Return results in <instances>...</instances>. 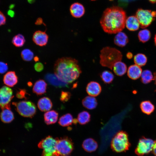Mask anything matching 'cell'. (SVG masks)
Returning a JSON list of instances; mask_svg holds the SVG:
<instances>
[{
  "instance_id": "ee69618b",
  "label": "cell",
  "mask_w": 156,
  "mask_h": 156,
  "mask_svg": "<svg viewBox=\"0 0 156 156\" xmlns=\"http://www.w3.org/2000/svg\"><path fill=\"white\" fill-rule=\"evenodd\" d=\"M154 80L155 81V83L156 84V71H155L154 73Z\"/></svg>"
},
{
  "instance_id": "44dd1931",
  "label": "cell",
  "mask_w": 156,
  "mask_h": 156,
  "mask_svg": "<svg viewBox=\"0 0 156 156\" xmlns=\"http://www.w3.org/2000/svg\"><path fill=\"white\" fill-rule=\"evenodd\" d=\"M58 116V113L55 110L47 111L44 114V122L47 125L54 124L57 120Z\"/></svg>"
},
{
  "instance_id": "7c38bea8",
  "label": "cell",
  "mask_w": 156,
  "mask_h": 156,
  "mask_svg": "<svg viewBox=\"0 0 156 156\" xmlns=\"http://www.w3.org/2000/svg\"><path fill=\"white\" fill-rule=\"evenodd\" d=\"M46 80L50 84L56 87H68V84L62 81L55 74L49 73L45 76Z\"/></svg>"
},
{
  "instance_id": "8fae6325",
  "label": "cell",
  "mask_w": 156,
  "mask_h": 156,
  "mask_svg": "<svg viewBox=\"0 0 156 156\" xmlns=\"http://www.w3.org/2000/svg\"><path fill=\"white\" fill-rule=\"evenodd\" d=\"M49 36L45 31L40 30L36 31L33 34L32 40L37 45L42 47L45 46L47 44Z\"/></svg>"
},
{
  "instance_id": "5bb4252c",
  "label": "cell",
  "mask_w": 156,
  "mask_h": 156,
  "mask_svg": "<svg viewBox=\"0 0 156 156\" xmlns=\"http://www.w3.org/2000/svg\"><path fill=\"white\" fill-rule=\"evenodd\" d=\"M70 11L72 16L76 18H79L84 14L85 9L83 6L78 2L74 3L70 6Z\"/></svg>"
},
{
  "instance_id": "9c48e42d",
  "label": "cell",
  "mask_w": 156,
  "mask_h": 156,
  "mask_svg": "<svg viewBox=\"0 0 156 156\" xmlns=\"http://www.w3.org/2000/svg\"><path fill=\"white\" fill-rule=\"evenodd\" d=\"M154 141L152 139L143 137L139 141L135 153L139 156H142L152 151Z\"/></svg>"
},
{
  "instance_id": "c3c4849f",
  "label": "cell",
  "mask_w": 156,
  "mask_h": 156,
  "mask_svg": "<svg viewBox=\"0 0 156 156\" xmlns=\"http://www.w3.org/2000/svg\"><path fill=\"white\" fill-rule=\"evenodd\" d=\"M154 42H155V44L156 46V34L155 35V37H154Z\"/></svg>"
},
{
  "instance_id": "1f68e13d",
  "label": "cell",
  "mask_w": 156,
  "mask_h": 156,
  "mask_svg": "<svg viewBox=\"0 0 156 156\" xmlns=\"http://www.w3.org/2000/svg\"><path fill=\"white\" fill-rule=\"evenodd\" d=\"M25 42L24 36L21 34H18L12 38V42L16 47H21L23 46Z\"/></svg>"
},
{
  "instance_id": "52a82bcc",
  "label": "cell",
  "mask_w": 156,
  "mask_h": 156,
  "mask_svg": "<svg viewBox=\"0 0 156 156\" xmlns=\"http://www.w3.org/2000/svg\"><path fill=\"white\" fill-rule=\"evenodd\" d=\"M136 16L140 27L144 28L148 26L155 20L156 17V11L139 9L136 12Z\"/></svg>"
},
{
  "instance_id": "f546056e",
  "label": "cell",
  "mask_w": 156,
  "mask_h": 156,
  "mask_svg": "<svg viewBox=\"0 0 156 156\" xmlns=\"http://www.w3.org/2000/svg\"><path fill=\"white\" fill-rule=\"evenodd\" d=\"M100 77L103 81L106 84L111 83L114 78V76L112 73L108 70L103 71L100 75Z\"/></svg>"
},
{
  "instance_id": "8d00e7d4",
  "label": "cell",
  "mask_w": 156,
  "mask_h": 156,
  "mask_svg": "<svg viewBox=\"0 0 156 156\" xmlns=\"http://www.w3.org/2000/svg\"><path fill=\"white\" fill-rule=\"evenodd\" d=\"M8 69L7 64L4 62H0V74H3L7 71Z\"/></svg>"
},
{
  "instance_id": "e0dca14e",
  "label": "cell",
  "mask_w": 156,
  "mask_h": 156,
  "mask_svg": "<svg viewBox=\"0 0 156 156\" xmlns=\"http://www.w3.org/2000/svg\"><path fill=\"white\" fill-rule=\"evenodd\" d=\"M142 73V69L140 67L135 64L129 67L127 71V75L130 79L136 80L141 77Z\"/></svg>"
},
{
  "instance_id": "e575fe53",
  "label": "cell",
  "mask_w": 156,
  "mask_h": 156,
  "mask_svg": "<svg viewBox=\"0 0 156 156\" xmlns=\"http://www.w3.org/2000/svg\"><path fill=\"white\" fill-rule=\"evenodd\" d=\"M71 94L67 92L62 91L61 93L60 100L62 102L68 101L70 99Z\"/></svg>"
},
{
  "instance_id": "7bdbcfd3",
  "label": "cell",
  "mask_w": 156,
  "mask_h": 156,
  "mask_svg": "<svg viewBox=\"0 0 156 156\" xmlns=\"http://www.w3.org/2000/svg\"><path fill=\"white\" fill-rule=\"evenodd\" d=\"M127 57L129 59H131L133 56V54L131 52H128L126 54Z\"/></svg>"
},
{
  "instance_id": "f907efd6",
  "label": "cell",
  "mask_w": 156,
  "mask_h": 156,
  "mask_svg": "<svg viewBox=\"0 0 156 156\" xmlns=\"http://www.w3.org/2000/svg\"><path fill=\"white\" fill-rule=\"evenodd\" d=\"M69 156L67 155H65V156Z\"/></svg>"
},
{
  "instance_id": "8992f818",
  "label": "cell",
  "mask_w": 156,
  "mask_h": 156,
  "mask_svg": "<svg viewBox=\"0 0 156 156\" xmlns=\"http://www.w3.org/2000/svg\"><path fill=\"white\" fill-rule=\"evenodd\" d=\"M17 112L24 117L32 118L35 114L36 109L34 103L30 101H23L13 102Z\"/></svg>"
},
{
  "instance_id": "7dc6e473",
  "label": "cell",
  "mask_w": 156,
  "mask_h": 156,
  "mask_svg": "<svg viewBox=\"0 0 156 156\" xmlns=\"http://www.w3.org/2000/svg\"><path fill=\"white\" fill-rule=\"evenodd\" d=\"M35 0H28L29 3H31L34 2Z\"/></svg>"
},
{
  "instance_id": "f6af8a7d",
  "label": "cell",
  "mask_w": 156,
  "mask_h": 156,
  "mask_svg": "<svg viewBox=\"0 0 156 156\" xmlns=\"http://www.w3.org/2000/svg\"><path fill=\"white\" fill-rule=\"evenodd\" d=\"M39 60V58L38 57H34V60L35 61V62H37V61H38Z\"/></svg>"
},
{
  "instance_id": "4dcf8cb0",
  "label": "cell",
  "mask_w": 156,
  "mask_h": 156,
  "mask_svg": "<svg viewBox=\"0 0 156 156\" xmlns=\"http://www.w3.org/2000/svg\"><path fill=\"white\" fill-rule=\"evenodd\" d=\"M134 61L135 64L141 67L145 65L147 62V58L142 53H138L135 55Z\"/></svg>"
},
{
  "instance_id": "603a6c76",
  "label": "cell",
  "mask_w": 156,
  "mask_h": 156,
  "mask_svg": "<svg viewBox=\"0 0 156 156\" xmlns=\"http://www.w3.org/2000/svg\"><path fill=\"white\" fill-rule=\"evenodd\" d=\"M82 103L84 107L90 110L95 109L98 104L96 99L91 96L85 97L83 99Z\"/></svg>"
},
{
  "instance_id": "d6a6232c",
  "label": "cell",
  "mask_w": 156,
  "mask_h": 156,
  "mask_svg": "<svg viewBox=\"0 0 156 156\" xmlns=\"http://www.w3.org/2000/svg\"><path fill=\"white\" fill-rule=\"evenodd\" d=\"M138 36L140 41L143 43H145L150 39L151 36V34L148 30L145 29L139 31Z\"/></svg>"
},
{
  "instance_id": "ac0fdd59",
  "label": "cell",
  "mask_w": 156,
  "mask_h": 156,
  "mask_svg": "<svg viewBox=\"0 0 156 156\" xmlns=\"http://www.w3.org/2000/svg\"><path fill=\"white\" fill-rule=\"evenodd\" d=\"M37 105L39 109L41 111L46 112L50 110L52 108L53 104L50 99L44 97L38 100Z\"/></svg>"
},
{
  "instance_id": "484cf974",
  "label": "cell",
  "mask_w": 156,
  "mask_h": 156,
  "mask_svg": "<svg viewBox=\"0 0 156 156\" xmlns=\"http://www.w3.org/2000/svg\"><path fill=\"white\" fill-rule=\"evenodd\" d=\"M140 107L143 113L148 115L151 114L155 109L154 105L149 101L142 102L140 105Z\"/></svg>"
},
{
  "instance_id": "ba28073f",
  "label": "cell",
  "mask_w": 156,
  "mask_h": 156,
  "mask_svg": "<svg viewBox=\"0 0 156 156\" xmlns=\"http://www.w3.org/2000/svg\"><path fill=\"white\" fill-rule=\"evenodd\" d=\"M73 148V144L70 138L64 137L58 139L56 145V156L68 155L71 153Z\"/></svg>"
},
{
  "instance_id": "74e56055",
  "label": "cell",
  "mask_w": 156,
  "mask_h": 156,
  "mask_svg": "<svg viewBox=\"0 0 156 156\" xmlns=\"http://www.w3.org/2000/svg\"><path fill=\"white\" fill-rule=\"evenodd\" d=\"M44 66L42 63L40 62L36 63L34 65V68L37 72H40L44 69Z\"/></svg>"
},
{
  "instance_id": "b9f144b4",
  "label": "cell",
  "mask_w": 156,
  "mask_h": 156,
  "mask_svg": "<svg viewBox=\"0 0 156 156\" xmlns=\"http://www.w3.org/2000/svg\"><path fill=\"white\" fill-rule=\"evenodd\" d=\"M8 14L10 16L12 17L14 16L15 14V13L14 12L10 10H9L7 12Z\"/></svg>"
},
{
  "instance_id": "4316f807",
  "label": "cell",
  "mask_w": 156,
  "mask_h": 156,
  "mask_svg": "<svg viewBox=\"0 0 156 156\" xmlns=\"http://www.w3.org/2000/svg\"><path fill=\"white\" fill-rule=\"evenodd\" d=\"M74 121L72 115L70 113H67L60 118L58 123L62 127H66L72 125L74 123Z\"/></svg>"
},
{
  "instance_id": "7a4b0ae2",
  "label": "cell",
  "mask_w": 156,
  "mask_h": 156,
  "mask_svg": "<svg viewBox=\"0 0 156 156\" xmlns=\"http://www.w3.org/2000/svg\"><path fill=\"white\" fill-rule=\"evenodd\" d=\"M54 70L60 79L68 84L77 80L81 73L77 60L67 57L59 58L56 61Z\"/></svg>"
},
{
  "instance_id": "60d3db41",
  "label": "cell",
  "mask_w": 156,
  "mask_h": 156,
  "mask_svg": "<svg viewBox=\"0 0 156 156\" xmlns=\"http://www.w3.org/2000/svg\"><path fill=\"white\" fill-rule=\"evenodd\" d=\"M152 151V153L156 156V140L154 141V145Z\"/></svg>"
},
{
  "instance_id": "83f0119b",
  "label": "cell",
  "mask_w": 156,
  "mask_h": 156,
  "mask_svg": "<svg viewBox=\"0 0 156 156\" xmlns=\"http://www.w3.org/2000/svg\"><path fill=\"white\" fill-rule=\"evenodd\" d=\"M91 116L90 113L86 111L79 113L77 116V120L81 125H85L90 120Z\"/></svg>"
},
{
  "instance_id": "bcb514c9",
  "label": "cell",
  "mask_w": 156,
  "mask_h": 156,
  "mask_svg": "<svg viewBox=\"0 0 156 156\" xmlns=\"http://www.w3.org/2000/svg\"><path fill=\"white\" fill-rule=\"evenodd\" d=\"M150 2L152 3H155L156 2V0H148Z\"/></svg>"
},
{
  "instance_id": "d6986e66",
  "label": "cell",
  "mask_w": 156,
  "mask_h": 156,
  "mask_svg": "<svg viewBox=\"0 0 156 156\" xmlns=\"http://www.w3.org/2000/svg\"><path fill=\"white\" fill-rule=\"evenodd\" d=\"M82 147L85 151L88 152L95 151L98 148L97 142L93 139L89 138L85 139L83 142Z\"/></svg>"
},
{
  "instance_id": "d4e9b609",
  "label": "cell",
  "mask_w": 156,
  "mask_h": 156,
  "mask_svg": "<svg viewBox=\"0 0 156 156\" xmlns=\"http://www.w3.org/2000/svg\"><path fill=\"white\" fill-rule=\"evenodd\" d=\"M10 109L7 108L2 109L0 116L1 121L3 122L10 123L14 120V115Z\"/></svg>"
},
{
  "instance_id": "836d02e7",
  "label": "cell",
  "mask_w": 156,
  "mask_h": 156,
  "mask_svg": "<svg viewBox=\"0 0 156 156\" xmlns=\"http://www.w3.org/2000/svg\"><path fill=\"white\" fill-rule=\"evenodd\" d=\"M21 55L22 59L24 61H30L34 58V54L29 49H26L22 51Z\"/></svg>"
},
{
  "instance_id": "3957f363",
  "label": "cell",
  "mask_w": 156,
  "mask_h": 156,
  "mask_svg": "<svg viewBox=\"0 0 156 156\" xmlns=\"http://www.w3.org/2000/svg\"><path fill=\"white\" fill-rule=\"evenodd\" d=\"M122 56L120 51L116 48L105 47L101 51L100 63L103 66L112 70L115 63L121 61Z\"/></svg>"
},
{
  "instance_id": "f35d334b",
  "label": "cell",
  "mask_w": 156,
  "mask_h": 156,
  "mask_svg": "<svg viewBox=\"0 0 156 156\" xmlns=\"http://www.w3.org/2000/svg\"><path fill=\"white\" fill-rule=\"evenodd\" d=\"M6 20L5 15L1 11H0V26L5 24Z\"/></svg>"
},
{
  "instance_id": "ffe728a7",
  "label": "cell",
  "mask_w": 156,
  "mask_h": 156,
  "mask_svg": "<svg viewBox=\"0 0 156 156\" xmlns=\"http://www.w3.org/2000/svg\"><path fill=\"white\" fill-rule=\"evenodd\" d=\"M125 25L127 28L131 31H135L138 30L140 25L136 16H131L126 19Z\"/></svg>"
},
{
  "instance_id": "7402d4cb",
  "label": "cell",
  "mask_w": 156,
  "mask_h": 156,
  "mask_svg": "<svg viewBox=\"0 0 156 156\" xmlns=\"http://www.w3.org/2000/svg\"><path fill=\"white\" fill-rule=\"evenodd\" d=\"M128 41V38L127 35L121 31L117 33L114 39V44L121 47L126 46Z\"/></svg>"
},
{
  "instance_id": "6da1fadb",
  "label": "cell",
  "mask_w": 156,
  "mask_h": 156,
  "mask_svg": "<svg viewBox=\"0 0 156 156\" xmlns=\"http://www.w3.org/2000/svg\"><path fill=\"white\" fill-rule=\"evenodd\" d=\"M125 12L121 8L113 6L103 12L100 23L103 31L109 34L120 32L125 28L126 20Z\"/></svg>"
},
{
  "instance_id": "cb8c5ba5",
  "label": "cell",
  "mask_w": 156,
  "mask_h": 156,
  "mask_svg": "<svg viewBox=\"0 0 156 156\" xmlns=\"http://www.w3.org/2000/svg\"><path fill=\"white\" fill-rule=\"evenodd\" d=\"M112 69L114 73L119 76L124 75L126 73L127 70L126 65L121 61L115 63Z\"/></svg>"
},
{
  "instance_id": "681fc988",
  "label": "cell",
  "mask_w": 156,
  "mask_h": 156,
  "mask_svg": "<svg viewBox=\"0 0 156 156\" xmlns=\"http://www.w3.org/2000/svg\"><path fill=\"white\" fill-rule=\"evenodd\" d=\"M91 0V1H95V0Z\"/></svg>"
},
{
  "instance_id": "ab89813d",
  "label": "cell",
  "mask_w": 156,
  "mask_h": 156,
  "mask_svg": "<svg viewBox=\"0 0 156 156\" xmlns=\"http://www.w3.org/2000/svg\"><path fill=\"white\" fill-rule=\"evenodd\" d=\"M43 23V20L42 18H38L36 20L35 24L36 25H40Z\"/></svg>"
},
{
  "instance_id": "d590c367",
  "label": "cell",
  "mask_w": 156,
  "mask_h": 156,
  "mask_svg": "<svg viewBox=\"0 0 156 156\" xmlns=\"http://www.w3.org/2000/svg\"><path fill=\"white\" fill-rule=\"evenodd\" d=\"M27 94L26 90L25 89H21L16 93V97L19 99L26 98V95Z\"/></svg>"
},
{
  "instance_id": "4fadbf2b",
  "label": "cell",
  "mask_w": 156,
  "mask_h": 156,
  "mask_svg": "<svg viewBox=\"0 0 156 156\" xmlns=\"http://www.w3.org/2000/svg\"><path fill=\"white\" fill-rule=\"evenodd\" d=\"M86 90L88 94L90 96H96L101 93V87L98 82L91 81L87 85Z\"/></svg>"
},
{
  "instance_id": "9a60e30c",
  "label": "cell",
  "mask_w": 156,
  "mask_h": 156,
  "mask_svg": "<svg viewBox=\"0 0 156 156\" xmlns=\"http://www.w3.org/2000/svg\"><path fill=\"white\" fill-rule=\"evenodd\" d=\"M3 81L8 86L12 87L18 83V77L15 71H9L4 75Z\"/></svg>"
},
{
  "instance_id": "f1b7e54d",
  "label": "cell",
  "mask_w": 156,
  "mask_h": 156,
  "mask_svg": "<svg viewBox=\"0 0 156 156\" xmlns=\"http://www.w3.org/2000/svg\"><path fill=\"white\" fill-rule=\"evenodd\" d=\"M141 81L145 84H148L154 79V76L149 70H145L142 72L141 76Z\"/></svg>"
},
{
  "instance_id": "5b68a950",
  "label": "cell",
  "mask_w": 156,
  "mask_h": 156,
  "mask_svg": "<svg viewBox=\"0 0 156 156\" xmlns=\"http://www.w3.org/2000/svg\"><path fill=\"white\" fill-rule=\"evenodd\" d=\"M57 138L48 136L39 143L38 147L43 150L42 156H56Z\"/></svg>"
},
{
  "instance_id": "277c9868",
  "label": "cell",
  "mask_w": 156,
  "mask_h": 156,
  "mask_svg": "<svg viewBox=\"0 0 156 156\" xmlns=\"http://www.w3.org/2000/svg\"><path fill=\"white\" fill-rule=\"evenodd\" d=\"M130 146L127 133L123 131L118 132L112 140L111 146L115 152L120 153L128 150Z\"/></svg>"
},
{
  "instance_id": "30bf717a",
  "label": "cell",
  "mask_w": 156,
  "mask_h": 156,
  "mask_svg": "<svg viewBox=\"0 0 156 156\" xmlns=\"http://www.w3.org/2000/svg\"><path fill=\"white\" fill-rule=\"evenodd\" d=\"M13 97L11 88L6 86L2 87L0 89V107L1 109H11L10 102Z\"/></svg>"
},
{
  "instance_id": "2e32d148",
  "label": "cell",
  "mask_w": 156,
  "mask_h": 156,
  "mask_svg": "<svg viewBox=\"0 0 156 156\" xmlns=\"http://www.w3.org/2000/svg\"><path fill=\"white\" fill-rule=\"evenodd\" d=\"M47 86V84L44 80L39 79L34 83L33 92L38 95H42L46 92Z\"/></svg>"
}]
</instances>
